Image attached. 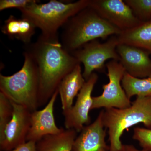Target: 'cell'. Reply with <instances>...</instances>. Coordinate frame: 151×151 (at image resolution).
I'll return each instance as SVG.
<instances>
[{"mask_svg":"<svg viewBox=\"0 0 151 151\" xmlns=\"http://www.w3.org/2000/svg\"><path fill=\"white\" fill-rule=\"evenodd\" d=\"M26 50L32 58L37 68L39 78V107L47 105L64 77L80 63L65 49L57 34H41Z\"/></svg>","mask_w":151,"mask_h":151,"instance_id":"cell-1","label":"cell"},{"mask_svg":"<svg viewBox=\"0 0 151 151\" xmlns=\"http://www.w3.org/2000/svg\"><path fill=\"white\" fill-rule=\"evenodd\" d=\"M63 26L61 42L70 53L97 39H106L122 32L89 6L70 18Z\"/></svg>","mask_w":151,"mask_h":151,"instance_id":"cell-2","label":"cell"},{"mask_svg":"<svg viewBox=\"0 0 151 151\" xmlns=\"http://www.w3.org/2000/svg\"><path fill=\"white\" fill-rule=\"evenodd\" d=\"M103 125L108 129L110 151H124L121 138L124 131L139 124L151 129V97H137L132 105L125 109L102 110Z\"/></svg>","mask_w":151,"mask_h":151,"instance_id":"cell-3","label":"cell"},{"mask_svg":"<svg viewBox=\"0 0 151 151\" xmlns=\"http://www.w3.org/2000/svg\"><path fill=\"white\" fill-rule=\"evenodd\" d=\"M24 56L20 70L11 76L0 74V91L11 102L32 113L39 108V78L37 66L30 55L25 50Z\"/></svg>","mask_w":151,"mask_h":151,"instance_id":"cell-4","label":"cell"},{"mask_svg":"<svg viewBox=\"0 0 151 151\" xmlns=\"http://www.w3.org/2000/svg\"><path fill=\"white\" fill-rule=\"evenodd\" d=\"M90 0H79L65 3L51 0L43 4L35 1L24 9L20 10L22 17L29 20L39 28L42 34L53 35L68 20L89 6Z\"/></svg>","mask_w":151,"mask_h":151,"instance_id":"cell-5","label":"cell"},{"mask_svg":"<svg viewBox=\"0 0 151 151\" xmlns=\"http://www.w3.org/2000/svg\"><path fill=\"white\" fill-rule=\"evenodd\" d=\"M119 43L117 35H113L103 43L94 40L71 52L84 66L83 77L87 81L94 70H102L106 60L119 61L117 47Z\"/></svg>","mask_w":151,"mask_h":151,"instance_id":"cell-6","label":"cell"},{"mask_svg":"<svg viewBox=\"0 0 151 151\" xmlns=\"http://www.w3.org/2000/svg\"><path fill=\"white\" fill-rule=\"evenodd\" d=\"M108 84L103 85V93L100 96L92 97L91 110L102 108L125 109L132 105V102L127 97L122 86V81L125 69L119 61L112 60L107 63Z\"/></svg>","mask_w":151,"mask_h":151,"instance_id":"cell-7","label":"cell"},{"mask_svg":"<svg viewBox=\"0 0 151 151\" xmlns=\"http://www.w3.org/2000/svg\"><path fill=\"white\" fill-rule=\"evenodd\" d=\"M98 78L96 73H92L77 95L75 105L69 110L63 111L65 129H73L78 133L85 126L91 124L89 113L93 103L92 93Z\"/></svg>","mask_w":151,"mask_h":151,"instance_id":"cell-8","label":"cell"},{"mask_svg":"<svg viewBox=\"0 0 151 151\" xmlns=\"http://www.w3.org/2000/svg\"><path fill=\"white\" fill-rule=\"evenodd\" d=\"M11 103L13 108L12 117L0 134L1 151H10L26 142L30 128L31 112L22 105Z\"/></svg>","mask_w":151,"mask_h":151,"instance_id":"cell-9","label":"cell"},{"mask_svg":"<svg viewBox=\"0 0 151 151\" xmlns=\"http://www.w3.org/2000/svg\"><path fill=\"white\" fill-rule=\"evenodd\" d=\"M89 6L122 31L134 27L142 23L122 0H90Z\"/></svg>","mask_w":151,"mask_h":151,"instance_id":"cell-10","label":"cell"},{"mask_svg":"<svg viewBox=\"0 0 151 151\" xmlns=\"http://www.w3.org/2000/svg\"><path fill=\"white\" fill-rule=\"evenodd\" d=\"M58 94L57 90L43 109L32 112L31 126L27 141L37 142L45 136L56 135L63 129L57 126L54 116V107Z\"/></svg>","mask_w":151,"mask_h":151,"instance_id":"cell-11","label":"cell"},{"mask_svg":"<svg viewBox=\"0 0 151 151\" xmlns=\"http://www.w3.org/2000/svg\"><path fill=\"white\" fill-rule=\"evenodd\" d=\"M117 51L119 62L130 75L139 78H147L151 75V58L148 52L123 43L119 44Z\"/></svg>","mask_w":151,"mask_h":151,"instance_id":"cell-12","label":"cell"},{"mask_svg":"<svg viewBox=\"0 0 151 151\" xmlns=\"http://www.w3.org/2000/svg\"><path fill=\"white\" fill-rule=\"evenodd\" d=\"M105 130L101 111L93 123L83 128L74 141L72 151H110L105 142Z\"/></svg>","mask_w":151,"mask_h":151,"instance_id":"cell-13","label":"cell"},{"mask_svg":"<svg viewBox=\"0 0 151 151\" xmlns=\"http://www.w3.org/2000/svg\"><path fill=\"white\" fill-rule=\"evenodd\" d=\"M86 81L81 71L80 63L62 79L58 90L63 111L72 108L74 98L78 95Z\"/></svg>","mask_w":151,"mask_h":151,"instance_id":"cell-14","label":"cell"},{"mask_svg":"<svg viewBox=\"0 0 151 151\" xmlns=\"http://www.w3.org/2000/svg\"><path fill=\"white\" fill-rule=\"evenodd\" d=\"M117 36L119 43L137 47L151 55V20L141 23Z\"/></svg>","mask_w":151,"mask_h":151,"instance_id":"cell-15","label":"cell"},{"mask_svg":"<svg viewBox=\"0 0 151 151\" xmlns=\"http://www.w3.org/2000/svg\"><path fill=\"white\" fill-rule=\"evenodd\" d=\"M36 28L35 25L27 19L22 17L18 19L11 15L5 21L1 32L11 38L18 40L28 45L35 33Z\"/></svg>","mask_w":151,"mask_h":151,"instance_id":"cell-16","label":"cell"},{"mask_svg":"<svg viewBox=\"0 0 151 151\" xmlns=\"http://www.w3.org/2000/svg\"><path fill=\"white\" fill-rule=\"evenodd\" d=\"M77 132L64 129L59 134L45 136L36 143L37 151H72Z\"/></svg>","mask_w":151,"mask_h":151,"instance_id":"cell-17","label":"cell"},{"mask_svg":"<svg viewBox=\"0 0 151 151\" xmlns=\"http://www.w3.org/2000/svg\"><path fill=\"white\" fill-rule=\"evenodd\" d=\"M122 87L127 97H151V75L145 78L134 77L127 72L122 81Z\"/></svg>","mask_w":151,"mask_h":151,"instance_id":"cell-18","label":"cell"},{"mask_svg":"<svg viewBox=\"0 0 151 151\" xmlns=\"http://www.w3.org/2000/svg\"><path fill=\"white\" fill-rule=\"evenodd\" d=\"M142 22L151 20V0H124Z\"/></svg>","mask_w":151,"mask_h":151,"instance_id":"cell-19","label":"cell"},{"mask_svg":"<svg viewBox=\"0 0 151 151\" xmlns=\"http://www.w3.org/2000/svg\"><path fill=\"white\" fill-rule=\"evenodd\" d=\"M13 108L10 100L0 92V134L12 117Z\"/></svg>","mask_w":151,"mask_h":151,"instance_id":"cell-20","label":"cell"},{"mask_svg":"<svg viewBox=\"0 0 151 151\" xmlns=\"http://www.w3.org/2000/svg\"><path fill=\"white\" fill-rule=\"evenodd\" d=\"M133 139L139 142L142 150L151 151V129L136 127L134 129Z\"/></svg>","mask_w":151,"mask_h":151,"instance_id":"cell-21","label":"cell"},{"mask_svg":"<svg viewBox=\"0 0 151 151\" xmlns=\"http://www.w3.org/2000/svg\"><path fill=\"white\" fill-rule=\"evenodd\" d=\"M35 0H1L0 10L8 9L17 8L19 10L24 9Z\"/></svg>","mask_w":151,"mask_h":151,"instance_id":"cell-22","label":"cell"},{"mask_svg":"<svg viewBox=\"0 0 151 151\" xmlns=\"http://www.w3.org/2000/svg\"><path fill=\"white\" fill-rule=\"evenodd\" d=\"M36 143L33 141H28L9 151H37Z\"/></svg>","mask_w":151,"mask_h":151,"instance_id":"cell-23","label":"cell"},{"mask_svg":"<svg viewBox=\"0 0 151 151\" xmlns=\"http://www.w3.org/2000/svg\"><path fill=\"white\" fill-rule=\"evenodd\" d=\"M124 151H146L145 150H139L132 145H124Z\"/></svg>","mask_w":151,"mask_h":151,"instance_id":"cell-24","label":"cell"}]
</instances>
